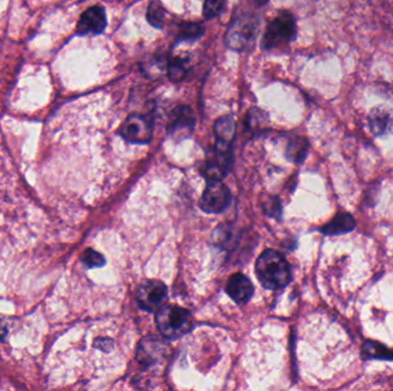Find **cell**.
<instances>
[{"label": "cell", "mask_w": 393, "mask_h": 391, "mask_svg": "<svg viewBox=\"0 0 393 391\" xmlns=\"http://www.w3.org/2000/svg\"><path fill=\"white\" fill-rule=\"evenodd\" d=\"M214 131H215L216 142L231 145L236 131L234 118L230 116L220 118L214 125Z\"/></svg>", "instance_id": "4fadbf2b"}, {"label": "cell", "mask_w": 393, "mask_h": 391, "mask_svg": "<svg viewBox=\"0 0 393 391\" xmlns=\"http://www.w3.org/2000/svg\"><path fill=\"white\" fill-rule=\"evenodd\" d=\"M168 291L159 280H146L139 285L136 291L137 302L145 311L154 312L165 306Z\"/></svg>", "instance_id": "8992f818"}, {"label": "cell", "mask_w": 393, "mask_h": 391, "mask_svg": "<svg viewBox=\"0 0 393 391\" xmlns=\"http://www.w3.org/2000/svg\"><path fill=\"white\" fill-rule=\"evenodd\" d=\"M225 0H205L204 16L206 19L215 18L221 13Z\"/></svg>", "instance_id": "ffe728a7"}, {"label": "cell", "mask_w": 393, "mask_h": 391, "mask_svg": "<svg viewBox=\"0 0 393 391\" xmlns=\"http://www.w3.org/2000/svg\"><path fill=\"white\" fill-rule=\"evenodd\" d=\"M357 226L355 219L349 212H340L321 229L325 236H340L352 232Z\"/></svg>", "instance_id": "7c38bea8"}, {"label": "cell", "mask_w": 393, "mask_h": 391, "mask_svg": "<svg viewBox=\"0 0 393 391\" xmlns=\"http://www.w3.org/2000/svg\"><path fill=\"white\" fill-rule=\"evenodd\" d=\"M308 142L305 138H295L287 145V156L290 161L302 163L307 155Z\"/></svg>", "instance_id": "9a60e30c"}, {"label": "cell", "mask_w": 393, "mask_h": 391, "mask_svg": "<svg viewBox=\"0 0 393 391\" xmlns=\"http://www.w3.org/2000/svg\"><path fill=\"white\" fill-rule=\"evenodd\" d=\"M372 132L375 135H384L393 130V110L385 106L376 107L368 116Z\"/></svg>", "instance_id": "8fae6325"}, {"label": "cell", "mask_w": 393, "mask_h": 391, "mask_svg": "<svg viewBox=\"0 0 393 391\" xmlns=\"http://www.w3.org/2000/svg\"><path fill=\"white\" fill-rule=\"evenodd\" d=\"M204 33V29L199 24H184L180 28V41H188V39H197Z\"/></svg>", "instance_id": "d6986e66"}, {"label": "cell", "mask_w": 393, "mask_h": 391, "mask_svg": "<svg viewBox=\"0 0 393 391\" xmlns=\"http://www.w3.org/2000/svg\"><path fill=\"white\" fill-rule=\"evenodd\" d=\"M195 114L190 107L180 106L175 109L168 125V132L172 135H186L195 127Z\"/></svg>", "instance_id": "30bf717a"}, {"label": "cell", "mask_w": 393, "mask_h": 391, "mask_svg": "<svg viewBox=\"0 0 393 391\" xmlns=\"http://www.w3.org/2000/svg\"><path fill=\"white\" fill-rule=\"evenodd\" d=\"M255 273L261 285L269 291H278L292 279L291 269L285 257L276 250L263 251L255 263Z\"/></svg>", "instance_id": "6da1fadb"}, {"label": "cell", "mask_w": 393, "mask_h": 391, "mask_svg": "<svg viewBox=\"0 0 393 391\" xmlns=\"http://www.w3.org/2000/svg\"><path fill=\"white\" fill-rule=\"evenodd\" d=\"M82 262L88 268H101L105 265V259L101 254L97 253L93 249H86L82 255Z\"/></svg>", "instance_id": "ac0fdd59"}, {"label": "cell", "mask_w": 393, "mask_h": 391, "mask_svg": "<svg viewBox=\"0 0 393 391\" xmlns=\"http://www.w3.org/2000/svg\"><path fill=\"white\" fill-rule=\"evenodd\" d=\"M227 294L238 304H244L251 300L253 285L244 274H233L225 286Z\"/></svg>", "instance_id": "9c48e42d"}, {"label": "cell", "mask_w": 393, "mask_h": 391, "mask_svg": "<svg viewBox=\"0 0 393 391\" xmlns=\"http://www.w3.org/2000/svg\"><path fill=\"white\" fill-rule=\"evenodd\" d=\"M165 16H167V12L159 1H152L148 5L146 18H148V24L153 26L154 28L161 29L165 24Z\"/></svg>", "instance_id": "e0dca14e"}, {"label": "cell", "mask_w": 393, "mask_h": 391, "mask_svg": "<svg viewBox=\"0 0 393 391\" xmlns=\"http://www.w3.org/2000/svg\"><path fill=\"white\" fill-rule=\"evenodd\" d=\"M230 202V191L221 180H207L206 189L200 199L201 209L207 214H220L227 209Z\"/></svg>", "instance_id": "5b68a950"}, {"label": "cell", "mask_w": 393, "mask_h": 391, "mask_svg": "<svg viewBox=\"0 0 393 391\" xmlns=\"http://www.w3.org/2000/svg\"><path fill=\"white\" fill-rule=\"evenodd\" d=\"M120 135L133 144H148L152 137L151 121L142 115H131L122 124Z\"/></svg>", "instance_id": "52a82bcc"}, {"label": "cell", "mask_w": 393, "mask_h": 391, "mask_svg": "<svg viewBox=\"0 0 393 391\" xmlns=\"http://www.w3.org/2000/svg\"><path fill=\"white\" fill-rule=\"evenodd\" d=\"M362 356L366 359L393 360V350L376 341H366L362 345Z\"/></svg>", "instance_id": "5bb4252c"}, {"label": "cell", "mask_w": 393, "mask_h": 391, "mask_svg": "<svg viewBox=\"0 0 393 391\" xmlns=\"http://www.w3.org/2000/svg\"><path fill=\"white\" fill-rule=\"evenodd\" d=\"M107 26L106 13L101 6H92L81 15L77 24V33L80 35L103 33Z\"/></svg>", "instance_id": "ba28073f"}, {"label": "cell", "mask_w": 393, "mask_h": 391, "mask_svg": "<svg viewBox=\"0 0 393 391\" xmlns=\"http://www.w3.org/2000/svg\"><path fill=\"white\" fill-rule=\"evenodd\" d=\"M257 31V19L244 15L231 24L225 35V43L233 50H247L255 44Z\"/></svg>", "instance_id": "277c9868"}, {"label": "cell", "mask_w": 393, "mask_h": 391, "mask_svg": "<svg viewBox=\"0 0 393 391\" xmlns=\"http://www.w3.org/2000/svg\"><path fill=\"white\" fill-rule=\"evenodd\" d=\"M189 71V61L186 58L175 56L170 60L168 65V74L170 80L174 82H180L185 78Z\"/></svg>", "instance_id": "2e32d148"}, {"label": "cell", "mask_w": 393, "mask_h": 391, "mask_svg": "<svg viewBox=\"0 0 393 391\" xmlns=\"http://www.w3.org/2000/svg\"><path fill=\"white\" fill-rule=\"evenodd\" d=\"M158 328L165 338L176 340L193 328V317L188 310L178 306H163L155 318Z\"/></svg>", "instance_id": "7a4b0ae2"}, {"label": "cell", "mask_w": 393, "mask_h": 391, "mask_svg": "<svg viewBox=\"0 0 393 391\" xmlns=\"http://www.w3.org/2000/svg\"><path fill=\"white\" fill-rule=\"evenodd\" d=\"M259 5H263V4H266L268 0H255Z\"/></svg>", "instance_id": "44dd1931"}, {"label": "cell", "mask_w": 393, "mask_h": 391, "mask_svg": "<svg viewBox=\"0 0 393 391\" xmlns=\"http://www.w3.org/2000/svg\"><path fill=\"white\" fill-rule=\"evenodd\" d=\"M296 37V20L290 13H282L268 24L263 35L262 46L265 50H270L281 45L289 44Z\"/></svg>", "instance_id": "3957f363"}]
</instances>
